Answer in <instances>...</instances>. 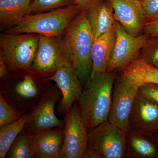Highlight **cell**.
<instances>
[{
	"label": "cell",
	"instance_id": "7",
	"mask_svg": "<svg viewBox=\"0 0 158 158\" xmlns=\"http://www.w3.org/2000/svg\"><path fill=\"white\" fill-rule=\"evenodd\" d=\"M88 144L99 158L126 157V133L109 120L88 132Z\"/></svg>",
	"mask_w": 158,
	"mask_h": 158
},
{
	"label": "cell",
	"instance_id": "19",
	"mask_svg": "<svg viewBox=\"0 0 158 158\" xmlns=\"http://www.w3.org/2000/svg\"><path fill=\"white\" fill-rule=\"evenodd\" d=\"M122 74L139 87L147 83L158 84V68L150 65L141 56L123 68Z\"/></svg>",
	"mask_w": 158,
	"mask_h": 158
},
{
	"label": "cell",
	"instance_id": "26",
	"mask_svg": "<svg viewBox=\"0 0 158 158\" xmlns=\"http://www.w3.org/2000/svg\"><path fill=\"white\" fill-rule=\"evenodd\" d=\"M146 23L158 19V0L141 1Z\"/></svg>",
	"mask_w": 158,
	"mask_h": 158
},
{
	"label": "cell",
	"instance_id": "24",
	"mask_svg": "<svg viewBox=\"0 0 158 158\" xmlns=\"http://www.w3.org/2000/svg\"><path fill=\"white\" fill-rule=\"evenodd\" d=\"M23 115L9 105L0 94V127L18 120Z\"/></svg>",
	"mask_w": 158,
	"mask_h": 158
},
{
	"label": "cell",
	"instance_id": "5",
	"mask_svg": "<svg viewBox=\"0 0 158 158\" xmlns=\"http://www.w3.org/2000/svg\"><path fill=\"white\" fill-rule=\"evenodd\" d=\"M40 35L34 34H0V54L12 73L31 71Z\"/></svg>",
	"mask_w": 158,
	"mask_h": 158
},
{
	"label": "cell",
	"instance_id": "8",
	"mask_svg": "<svg viewBox=\"0 0 158 158\" xmlns=\"http://www.w3.org/2000/svg\"><path fill=\"white\" fill-rule=\"evenodd\" d=\"M139 87L122 75L116 78L112 92L108 120L126 133L131 129L130 118Z\"/></svg>",
	"mask_w": 158,
	"mask_h": 158
},
{
	"label": "cell",
	"instance_id": "30",
	"mask_svg": "<svg viewBox=\"0 0 158 158\" xmlns=\"http://www.w3.org/2000/svg\"><path fill=\"white\" fill-rule=\"evenodd\" d=\"M100 0H74L75 4L81 10H87Z\"/></svg>",
	"mask_w": 158,
	"mask_h": 158
},
{
	"label": "cell",
	"instance_id": "22",
	"mask_svg": "<svg viewBox=\"0 0 158 158\" xmlns=\"http://www.w3.org/2000/svg\"><path fill=\"white\" fill-rule=\"evenodd\" d=\"M9 158H34L30 141V133L24 129L12 143L7 153Z\"/></svg>",
	"mask_w": 158,
	"mask_h": 158
},
{
	"label": "cell",
	"instance_id": "33",
	"mask_svg": "<svg viewBox=\"0 0 158 158\" xmlns=\"http://www.w3.org/2000/svg\"><path fill=\"white\" fill-rule=\"evenodd\" d=\"M140 1H144V0H140Z\"/></svg>",
	"mask_w": 158,
	"mask_h": 158
},
{
	"label": "cell",
	"instance_id": "1",
	"mask_svg": "<svg viewBox=\"0 0 158 158\" xmlns=\"http://www.w3.org/2000/svg\"><path fill=\"white\" fill-rule=\"evenodd\" d=\"M116 78L113 71L98 74L89 81L77 102L88 133L108 121Z\"/></svg>",
	"mask_w": 158,
	"mask_h": 158
},
{
	"label": "cell",
	"instance_id": "28",
	"mask_svg": "<svg viewBox=\"0 0 158 158\" xmlns=\"http://www.w3.org/2000/svg\"><path fill=\"white\" fill-rule=\"evenodd\" d=\"M143 32L149 37H158V19L145 23Z\"/></svg>",
	"mask_w": 158,
	"mask_h": 158
},
{
	"label": "cell",
	"instance_id": "20",
	"mask_svg": "<svg viewBox=\"0 0 158 158\" xmlns=\"http://www.w3.org/2000/svg\"><path fill=\"white\" fill-rule=\"evenodd\" d=\"M33 0H0L1 29H9L17 25L28 15Z\"/></svg>",
	"mask_w": 158,
	"mask_h": 158
},
{
	"label": "cell",
	"instance_id": "6",
	"mask_svg": "<svg viewBox=\"0 0 158 158\" xmlns=\"http://www.w3.org/2000/svg\"><path fill=\"white\" fill-rule=\"evenodd\" d=\"M73 65L72 55L65 34L58 37H39L38 48L31 71L44 78L64 66Z\"/></svg>",
	"mask_w": 158,
	"mask_h": 158
},
{
	"label": "cell",
	"instance_id": "13",
	"mask_svg": "<svg viewBox=\"0 0 158 158\" xmlns=\"http://www.w3.org/2000/svg\"><path fill=\"white\" fill-rule=\"evenodd\" d=\"M114 11L115 20L133 36H140L146 23L140 0H108Z\"/></svg>",
	"mask_w": 158,
	"mask_h": 158
},
{
	"label": "cell",
	"instance_id": "14",
	"mask_svg": "<svg viewBox=\"0 0 158 158\" xmlns=\"http://www.w3.org/2000/svg\"><path fill=\"white\" fill-rule=\"evenodd\" d=\"M63 141V127L53 128L34 134L30 133L34 158H62Z\"/></svg>",
	"mask_w": 158,
	"mask_h": 158
},
{
	"label": "cell",
	"instance_id": "9",
	"mask_svg": "<svg viewBox=\"0 0 158 158\" xmlns=\"http://www.w3.org/2000/svg\"><path fill=\"white\" fill-rule=\"evenodd\" d=\"M61 97V92L56 85L49 86L31 112L25 129L34 134L53 128L64 127V119H59L55 113L56 105Z\"/></svg>",
	"mask_w": 158,
	"mask_h": 158
},
{
	"label": "cell",
	"instance_id": "10",
	"mask_svg": "<svg viewBox=\"0 0 158 158\" xmlns=\"http://www.w3.org/2000/svg\"><path fill=\"white\" fill-rule=\"evenodd\" d=\"M64 141L62 158H81L88 148V132L75 103L64 116Z\"/></svg>",
	"mask_w": 158,
	"mask_h": 158
},
{
	"label": "cell",
	"instance_id": "25",
	"mask_svg": "<svg viewBox=\"0 0 158 158\" xmlns=\"http://www.w3.org/2000/svg\"><path fill=\"white\" fill-rule=\"evenodd\" d=\"M144 50L141 58L150 65L158 68V39L149 40Z\"/></svg>",
	"mask_w": 158,
	"mask_h": 158
},
{
	"label": "cell",
	"instance_id": "18",
	"mask_svg": "<svg viewBox=\"0 0 158 158\" xmlns=\"http://www.w3.org/2000/svg\"><path fill=\"white\" fill-rule=\"evenodd\" d=\"M94 39L106 33L115 24L114 11L108 0H100L87 10Z\"/></svg>",
	"mask_w": 158,
	"mask_h": 158
},
{
	"label": "cell",
	"instance_id": "15",
	"mask_svg": "<svg viewBox=\"0 0 158 158\" xmlns=\"http://www.w3.org/2000/svg\"><path fill=\"white\" fill-rule=\"evenodd\" d=\"M126 138V157L158 158V143L152 132L132 128Z\"/></svg>",
	"mask_w": 158,
	"mask_h": 158
},
{
	"label": "cell",
	"instance_id": "32",
	"mask_svg": "<svg viewBox=\"0 0 158 158\" xmlns=\"http://www.w3.org/2000/svg\"><path fill=\"white\" fill-rule=\"evenodd\" d=\"M154 134L155 136L156 140L157 142L158 143V131H156L154 132Z\"/></svg>",
	"mask_w": 158,
	"mask_h": 158
},
{
	"label": "cell",
	"instance_id": "27",
	"mask_svg": "<svg viewBox=\"0 0 158 158\" xmlns=\"http://www.w3.org/2000/svg\"><path fill=\"white\" fill-rule=\"evenodd\" d=\"M138 94L158 106V84H144L139 87Z\"/></svg>",
	"mask_w": 158,
	"mask_h": 158
},
{
	"label": "cell",
	"instance_id": "12",
	"mask_svg": "<svg viewBox=\"0 0 158 158\" xmlns=\"http://www.w3.org/2000/svg\"><path fill=\"white\" fill-rule=\"evenodd\" d=\"M44 79L55 82L60 90L61 97L58 102L57 112L59 116H65L78 100L84 90L73 65L63 66L52 75Z\"/></svg>",
	"mask_w": 158,
	"mask_h": 158
},
{
	"label": "cell",
	"instance_id": "23",
	"mask_svg": "<svg viewBox=\"0 0 158 158\" xmlns=\"http://www.w3.org/2000/svg\"><path fill=\"white\" fill-rule=\"evenodd\" d=\"M75 4L74 0H33L28 11V14L59 9Z\"/></svg>",
	"mask_w": 158,
	"mask_h": 158
},
{
	"label": "cell",
	"instance_id": "3",
	"mask_svg": "<svg viewBox=\"0 0 158 158\" xmlns=\"http://www.w3.org/2000/svg\"><path fill=\"white\" fill-rule=\"evenodd\" d=\"M81 11L78 6L73 4L49 12L27 15L17 25L5 32L11 34H34L48 37L62 36L69 24Z\"/></svg>",
	"mask_w": 158,
	"mask_h": 158
},
{
	"label": "cell",
	"instance_id": "16",
	"mask_svg": "<svg viewBox=\"0 0 158 158\" xmlns=\"http://www.w3.org/2000/svg\"><path fill=\"white\" fill-rule=\"evenodd\" d=\"M116 39L115 24L111 30L94 40L91 52L93 65L90 80L98 74L107 71L113 56Z\"/></svg>",
	"mask_w": 158,
	"mask_h": 158
},
{
	"label": "cell",
	"instance_id": "31",
	"mask_svg": "<svg viewBox=\"0 0 158 158\" xmlns=\"http://www.w3.org/2000/svg\"><path fill=\"white\" fill-rule=\"evenodd\" d=\"M81 158H99L98 155L94 151L88 148L82 156Z\"/></svg>",
	"mask_w": 158,
	"mask_h": 158
},
{
	"label": "cell",
	"instance_id": "4",
	"mask_svg": "<svg viewBox=\"0 0 158 158\" xmlns=\"http://www.w3.org/2000/svg\"><path fill=\"white\" fill-rule=\"evenodd\" d=\"M22 77L12 82L2 80L0 94L9 105L23 114L31 112L49 87L48 81L32 71L22 72Z\"/></svg>",
	"mask_w": 158,
	"mask_h": 158
},
{
	"label": "cell",
	"instance_id": "17",
	"mask_svg": "<svg viewBox=\"0 0 158 158\" xmlns=\"http://www.w3.org/2000/svg\"><path fill=\"white\" fill-rule=\"evenodd\" d=\"M132 128L154 132L158 131V106L140 94L136 96L130 118Z\"/></svg>",
	"mask_w": 158,
	"mask_h": 158
},
{
	"label": "cell",
	"instance_id": "11",
	"mask_svg": "<svg viewBox=\"0 0 158 158\" xmlns=\"http://www.w3.org/2000/svg\"><path fill=\"white\" fill-rule=\"evenodd\" d=\"M116 39L113 56L107 71L123 69L139 57L141 51L148 44L149 37L146 34L133 36L119 23H115Z\"/></svg>",
	"mask_w": 158,
	"mask_h": 158
},
{
	"label": "cell",
	"instance_id": "21",
	"mask_svg": "<svg viewBox=\"0 0 158 158\" xmlns=\"http://www.w3.org/2000/svg\"><path fill=\"white\" fill-rule=\"evenodd\" d=\"M30 113L23 114L18 120L0 127V158L6 157L11 144L25 127Z\"/></svg>",
	"mask_w": 158,
	"mask_h": 158
},
{
	"label": "cell",
	"instance_id": "2",
	"mask_svg": "<svg viewBox=\"0 0 158 158\" xmlns=\"http://www.w3.org/2000/svg\"><path fill=\"white\" fill-rule=\"evenodd\" d=\"M65 34L70 46L74 69L84 89L92 71L91 52L94 40L87 10H82L71 22Z\"/></svg>",
	"mask_w": 158,
	"mask_h": 158
},
{
	"label": "cell",
	"instance_id": "29",
	"mask_svg": "<svg viewBox=\"0 0 158 158\" xmlns=\"http://www.w3.org/2000/svg\"><path fill=\"white\" fill-rule=\"evenodd\" d=\"M12 73L9 71L6 65L2 55L0 54V78L4 80L9 78L12 76Z\"/></svg>",
	"mask_w": 158,
	"mask_h": 158
}]
</instances>
